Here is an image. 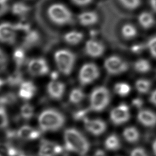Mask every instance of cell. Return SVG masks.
<instances>
[{
  "label": "cell",
  "mask_w": 156,
  "mask_h": 156,
  "mask_svg": "<svg viewBox=\"0 0 156 156\" xmlns=\"http://www.w3.org/2000/svg\"><path fill=\"white\" fill-rule=\"evenodd\" d=\"M64 140L68 151L80 155H85L90 149V144L87 138L75 128H68L65 130Z\"/></svg>",
  "instance_id": "1"
},
{
  "label": "cell",
  "mask_w": 156,
  "mask_h": 156,
  "mask_svg": "<svg viewBox=\"0 0 156 156\" xmlns=\"http://www.w3.org/2000/svg\"><path fill=\"white\" fill-rule=\"evenodd\" d=\"M40 129L43 131H56L65 123V116L57 110L48 108L41 112L38 118Z\"/></svg>",
  "instance_id": "2"
},
{
  "label": "cell",
  "mask_w": 156,
  "mask_h": 156,
  "mask_svg": "<svg viewBox=\"0 0 156 156\" xmlns=\"http://www.w3.org/2000/svg\"><path fill=\"white\" fill-rule=\"evenodd\" d=\"M49 18L57 25L64 26L74 22L71 10L63 4L55 2L51 4L47 9Z\"/></svg>",
  "instance_id": "3"
},
{
  "label": "cell",
  "mask_w": 156,
  "mask_h": 156,
  "mask_svg": "<svg viewBox=\"0 0 156 156\" xmlns=\"http://www.w3.org/2000/svg\"><path fill=\"white\" fill-rule=\"evenodd\" d=\"M110 101L108 90L105 87H98L93 90L90 95V108L96 112H102L108 106Z\"/></svg>",
  "instance_id": "4"
},
{
  "label": "cell",
  "mask_w": 156,
  "mask_h": 156,
  "mask_svg": "<svg viewBox=\"0 0 156 156\" xmlns=\"http://www.w3.org/2000/svg\"><path fill=\"white\" fill-rule=\"evenodd\" d=\"M76 59V55L68 49H59L54 54V60L58 69L66 76L72 72Z\"/></svg>",
  "instance_id": "5"
},
{
  "label": "cell",
  "mask_w": 156,
  "mask_h": 156,
  "mask_svg": "<svg viewBox=\"0 0 156 156\" xmlns=\"http://www.w3.org/2000/svg\"><path fill=\"white\" fill-rule=\"evenodd\" d=\"M106 71L112 75H118L126 72L128 69V64L121 57L117 55H110L104 63Z\"/></svg>",
  "instance_id": "6"
},
{
  "label": "cell",
  "mask_w": 156,
  "mask_h": 156,
  "mask_svg": "<svg viewBox=\"0 0 156 156\" xmlns=\"http://www.w3.org/2000/svg\"><path fill=\"white\" fill-rule=\"evenodd\" d=\"M99 69L93 63H87L82 65L79 73V80L81 85H88L96 80L99 76Z\"/></svg>",
  "instance_id": "7"
},
{
  "label": "cell",
  "mask_w": 156,
  "mask_h": 156,
  "mask_svg": "<svg viewBox=\"0 0 156 156\" xmlns=\"http://www.w3.org/2000/svg\"><path fill=\"white\" fill-rule=\"evenodd\" d=\"M130 118V112L129 106L121 103L113 108L110 113V119L115 125H121L127 122Z\"/></svg>",
  "instance_id": "8"
},
{
  "label": "cell",
  "mask_w": 156,
  "mask_h": 156,
  "mask_svg": "<svg viewBox=\"0 0 156 156\" xmlns=\"http://www.w3.org/2000/svg\"><path fill=\"white\" fill-rule=\"evenodd\" d=\"M27 68L29 74L33 76H44L49 71V68L46 60L41 57L34 58L29 60Z\"/></svg>",
  "instance_id": "9"
},
{
  "label": "cell",
  "mask_w": 156,
  "mask_h": 156,
  "mask_svg": "<svg viewBox=\"0 0 156 156\" xmlns=\"http://www.w3.org/2000/svg\"><path fill=\"white\" fill-rule=\"evenodd\" d=\"M16 29L15 24L5 22L0 24V42L13 44L16 38Z\"/></svg>",
  "instance_id": "10"
},
{
  "label": "cell",
  "mask_w": 156,
  "mask_h": 156,
  "mask_svg": "<svg viewBox=\"0 0 156 156\" xmlns=\"http://www.w3.org/2000/svg\"><path fill=\"white\" fill-rule=\"evenodd\" d=\"M63 151L61 146L54 142L43 140L39 147V156H57Z\"/></svg>",
  "instance_id": "11"
},
{
  "label": "cell",
  "mask_w": 156,
  "mask_h": 156,
  "mask_svg": "<svg viewBox=\"0 0 156 156\" xmlns=\"http://www.w3.org/2000/svg\"><path fill=\"white\" fill-rule=\"evenodd\" d=\"M84 126L86 130L90 133L98 136L102 134L107 129V124L105 121L101 119H84Z\"/></svg>",
  "instance_id": "12"
},
{
  "label": "cell",
  "mask_w": 156,
  "mask_h": 156,
  "mask_svg": "<svg viewBox=\"0 0 156 156\" xmlns=\"http://www.w3.org/2000/svg\"><path fill=\"white\" fill-rule=\"evenodd\" d=\"M85 51L90 57L97 58L104 54L105 46L101 41L94 39H90L87 41L85 43Z\"/></svg>",
  "instance_id": "13"
},
{
  "label": "cell",
  "mask_w": 156,
  "mask_h": 156,
  "mask_svg": "<svg viewBox=\"0 0 156 156\" xmlns=\"http://www.w3.org/2000/svg\"><path fill=\"white\" fill-rule=\"evenodd\" d=\"M137 119L145 127H154L156 126V113L148 109H141L138 112Z\"/></svg>",
  "instance_id": "14"
},
{
  "label": "cell",
  "mask_w": 156,
  "mask_h": 156,
  "mask_svg": "<svg viewBox=\"0 0 156 156\" xmlns=\"http://www.w3.org/2000/svg\"><path fill=\"white\" fill-rule=\"evenodd\" d=\"M65 85L60 81L52 80L47 86V92L49 96L53 99H60L65 93Z\"/></svg>",
  "instance_id": "15"
},
{
  "label": "cell",
  "mask_w": 156,
  "mask_h": 156,
  "mask_svg": "<svg viewBox=\"0 0 156 156\" xmlns=\"http://www.w3.org/2000/svg\"><path fill=\"white\" fill-rule=\"evenodd\" d=\"M16 135L24 140H34L39 138L40 132L31 126L24 125L18 129Z\"/></svg>",
  "instance_id": "16"
},
{
  "label": "cell",
  "mask_w": 156,
  "mask_h": 156,
  "mask_svg": "<svg viewBox=\"0 0 156 156\" xmlns=\"http://www.w3.org/2000/svg\"><path fill=\"white\" fill-rule=\"evenodd\" d=\"M19 96L23 100H29L35 95L37 88L31 81H23L20 85Z\"/></svg>",
  "instance_id": "17"
},
{
  "label": "cell",
  "mask_w": 156,
  "mask_h": 156,
  "mask_svg": "<svg viewBox=\"0 0 156 156\" xmlns=\"http://www.w3.org/2000/svg\"><path fill=\"white\" fill-rule=\"evenodd\" d=\"M99 20L98 15L94 11L83 12L78 15V20L80 24L90 26L95 24Z\"/></svg>",
  "instance_id": "18"
},
{
  "label": "cell",
  "mask_w": 156,
  "mask_h": 156,
  "mask_svg": "<svg viewBox=\"0 0 156 156\" xmlns=\"http://www.w3.org/2000/svg\"><path fill=\"white\" fill-rule=\"evenodd\" d=\"M40 41V35L38 32L35 30H30L26 33L24 37L23 48L30 49L39 44Z\"/></svg>",
  "instance_id": "19"
},
{
  "label": "cell",
  "mask_w": 156,
  "mask_h": 156,
  "mask_svg": "<svg viewBox=\"0 0 156 156\" xmlns=\"http://www.w3.org/2000/svg\"><path fill=\"white\" fill-rule=\"evenodd\" d=\"M122 136L126 141L130 143H135L139 141L140 133L135 127L129 126L124 129Z\"/></svg>",
  "instance_id": "20"
},
{
  "label": "cell",
  "mask_w": 156,
  "mask_h": 156,
  "mask_svg": "<svg viewBox=\"0 0 156 156\" xmlns=\"http://www.w3.org/2000/svg\"><path fill=\"white\" fill-rule=\"evenodd\" d=\"M138 21L140 26L145 29L151 28L155 23L154 16L148 12H141L138 16Z\"/></svg>",
  "instance_id": "21"
},
{
  "label": "cell",
  "mask_w": 156,
  "mask_h": 156,
  "mask_svg": "<svg viewBox=\"0 0 156 156\" xmlns=\"http://www.w3.org/2000/svg\"><path fill=\"white\" fill-rule=\"evenodd\" d=\"M105 147L112 151L119 150L121 147V143L119 138L115 133L110 135L105 140Z\"/></svg>",
  "instance_id": "22"
},
{
  "label": "cell",
  "mask_w": 156,
  "mask_h": 156,
  "mask_svg": "<svg viewBox=\"0 0 156 156\" xmlns=\"http://www.w3.org/2000/svg\"><path fill=\"white\" fill-rule=\"evenodd\" d=\"M11 11L13 15L24 16L29 12L30 7L23 2L18 1L13 4L11 7Z\"/></svg>",
  "instance_id": "23"
},
{
  "label": "cell",
  "mask_w": 156,
  "mask_h": 156,
  "mask_svg": "<svg viewBox=\"0 0 156 156\" xmlns=\"http://www.w3.org/2000/svg\"><path fill=\"white\" fill-rule=\"evenodd\" d=\"M63 38L66 43L71 45H76L80 43L83 40V34L81 32L73 30L66 33Z\"/></svg>",
  "instance_id": "24"
},
{
  "label": "cell",
  "mask_w": 156,
  "mask_h": 156,
  "mask_svg": "<svg viewBox=\"0 0 156 156\" xmlns=\"http://www.w3.org/2000/svg\"><path fill=\"white\" fill-rule=\"evenodd\" d=\"M121 32L122 36L124 38L130 40L136 36L138 30L134 25L130 23H126L122 26Z\"/></svg>",
  "instance_id": "25"
},
{
  "label": "cell",
  "mask_w": 156,
  "mask_h": 156,
  "mask_svg": "<svg viewBox=\"0 0 156 156\" xmlns=\"http://www.w3.org/2000/svg\"><path fill=\"white\" fill-rule=\"evenodd\" d=\"M133 66L136 72L141 74L146 73L151 69V63L149 62V60L144 58H140L136 60Z\"/></svg>",
  "instance_id": "26"
},
{
  "label": "cell",
  "mask_w": 156,
  "mask_h": 156,
  "mask_svg": "<svg viewBox=\"0 0 156 156\" xmlns=\"http://www.w3.org/2000/svg\"><path fill=\"white\" fill-rule=\"evenodd\" d=\"M136 90L141 94H146L149 91L151 88V82L146 79H139L135 83Z\"/></svg>",
  "instance_id": "27"
},
{
  "label": "cell",
  "mask_w": 156,
  "mask_h": 156,
  "mask_svg": "<svg viewBox=\"0 0 156 156\" xmlns=\"http://www.w3.org/2000/svg\"><path fill=\"white\" fill-rule=\"evenodd\" d=\"M5 82L12 87L20 85L23 82V74L20 71H15L7 77Z\"/></svg>",
  "instance_id": "28"
},
{
  "label": "cell",
  "mask_w": 156,
  "mask_h": 156,
  "mask_svg": "<svg viewBox=\"0 0 156 156\" xmlns=\"http://www.w3.org/2000/svg\"><path fill=\"white\" fill-rule=\"evenodd\" d=\"M13 58L17 66L20 67L23 65L26 61L24 49L23 48H16L13 53Z\"/></svg>",
  "instance_id": "29"
},
{
  "label": "cell",
  "mask_w": 156,
  "mask_h": 156,
  "mask_svg": "<svg viewBox=\"0 0 156 156\" xmlns=\"http://www.w3.org/2000/svg\"><path fill=\"white\" fill-rule=\"evenodd\" d=\"M85 98V93L79 88H73L69 95V101L71 103L77 104L82 102Z\"/></svg>",
  "instance_id": "30"
},
{
  "label": "cell",
  "mask_w": 156,
  "mask_h": 156,
  "mask_svg": "<svg viewBox=\"0 0 156 156\" xmlns=\"http://www.w3.org/2000/svg\"><path fill=\"white\" fill-rule=\"evenodd\" d=\"M114 90L118 95L120 96H126L130 93L131 91V87L127 83L120 82L116 83L115 85Z\"/></svg>",
  "instance_id": "31"
},
{
  "label": "cell",
  "mask_w": 156,
  "mask_h": 156,
  "mask_svg": "<svg viewBox=\"0 0 156 156\" xmlns=\"http://www.w3.org/2000/svg\"><path fill=\"white\" fill-rule=\"evenodd\" d=\"M34 115V108L29 104H23L20 109V115L24 120L30 119Z\"/></svg>",
  "instance_id": "32"
},
{
  "label": "cell",
  "mask_w": 156,
  "mask_h": 156,
  "mask_svg": "<svg viewBox=\"0 0 156 156\" xmlns=\"http://www.w3.org/2000/svg\"><path fill=\"white\" fill-rule=\"evenodd\" d=\"M16 101V96L13 93H7L0 95V106L12 105Z\"/></svg>",
  "instance_id": "33"
},
{
  "label": "cell",
  "mask_w": 156,
  "mask_h": 156,
  "mask_svg": "<svg viewBox=\"0 0 156 156\" xmlns=\"http://www.w3.org/2000/svg\"><path fill=\"white\" fill-rule=\"evenodd\" d=\"M120 3L125 8L129 10H134L138 8L141 4V0H119Z\"/></svg>",
  "instance_id": "34"
},
{
  "label": "cell",
  "mask_w": 156,
  "mask_h": 156,
  "mask_svg": "<svg viewBox=\"0 0 156 156\" xmlns=\"http://www.w3.org/2000/svg\"><path fill=\"white\" fill-rule=\"evenodd\" d=\"M9 124V118L5 109L0 106V129L5 128Z\"/></svg>",
  "instance_id": "35"
},
{
  "label": "cell",
  "mask_w": 156,
  "mask_h": 156,
  "mask_svg": "<svg viewBox=\"0 0 156 156\" xmlns=\"http://www.w3.org/2000/svg\"><path fill=\"white\" fill-rule=\"evenodd\" d=\"M8 63L9 59L7 54L0 49V73H3L6 69Z\"/></svg>",
  "instance_id": "36"
},
{
  "label": "cell",
  "mask_w": 156,
  "mask_h": 156,
  "mask_svg": "<svg viewBox=\"0 0 156 156\" xmlns=\"http://www.w3.org/2000/svg\"><path fill=\"white\" fill-rule=\"evenodd\" d=\"M147 48L151 55L156 58V35L151 38L147 43Z\"/></svg>",
  "instance_id": "37"
},
{
  "label": "cell",
  "mask_w": 156,
  "mask_h": 156,
  "mask_svg": "<svg viewBox=\"0 0 156 156\" xmlns=\"http://www.w3.org/2000/svg\"><path fill=\"white\" fill-rule=\"evenodd\" d=\"M15 28L17 30H22L25 32H28L29 30H30V24L26 21L24 20L23 21H20L16 24H15Z\"/></svg>",
  "instance_id": "38"
},
{
  "label": "cell",
  "mask_w": 156,
  "mask_h": 156,
  "mask_svg": "<svg viewBox=\"0 0 156 156\" xmlns=\"http://www.w3.org/2000/svg\"><path fill=\"white\" fill-rule=\"evenodd\" d=\"M130 156H149V155L144 148L137 147L131 151Z\"/></svg>",
  "instance_id": "39"
},
{
  "label": "cell",
  "mask_w": 156,
  "mask_h": 156,
  "mask_svg": "<svg viewBox=\"0 0 156 156\" xmlns=\"http://www.w3.org/2000/svg\"><path fill=\"white\" fill-rule=\"evenodd\" d=\"M9 0H0V16L4 15L9 10Z\"/></svg>",
  "instance_id": "40"
},
{
  "label": "cell",
  "mask_w": 156,
  "mask_h": 156,
  "mask_svg": "<svg viewBox=\"0 0 156 156\" xmlns=\"http://www.w3.org/2000/svg\"><path fill=\"white\" fill-rule=\"evenodd\" d=\"M87 113H88V110L86 109L79 110L74 113L73 116L75 119H77V120L83 119L84 120L86 118L85 116Z\"/></svg>",
  "instance_id": "41"
},
{
  "label": "cell",
  "mask_w": 156,
  "mask_h": 156,
  "mask_svg": "<svg viewBox=\"0 0 156 156\" xmlns=\"http://www.w3.org/2000/svg\"><path fill=\"white\" fill-rule=\"evenodd\" d=\"M71 2L77 6H86L90 4L93 0H71Z\"/></svg>",
  "instance_id": "42"
},
{
  "label": "cell",
  "mask_w": 156,
  "mask_h": 156,
  "mask_svg": "<svg viewBox=\"0 0 156 156\" xmlns=\"http://www.w3.org/2000/svg\"><path fill=\"white\" fill-rule=\"evenodd\" d=\"M132 105L136 108H140L143 105V101L141 99L136 98L132 101Z\"/></svg>",
  "instance_id": "43"
},
{
  "label": "cell",
  "mask_w": 156,
  "mask_h": 156,
  "mask_svg": "<svg viewBox=\"0 0 156 156\" xmlns=\"http://www.w3.org/2000/svg\"><path fill=\"white\" fill-rule=\"evenodd\" d=\"M149 101L152 104L156 106V89L151 93L149 96Z\"/></svg>",
  "instance_id": "44"
},
{
  "label": "cell",
  "mask_w": 156,
  "mask_h": 156,
  "mask_svg": "<svg viewBox=\"0 0 156 156\" xmlns=\"http://www.w3.org/2000/svg\"><path fill=\"white\" fill-rule=\"evenodd\" d=\"M132 51L133 52H136V53H138L139 52H140L141 51V46L140 45H134L132 46Z\"/></svg>",
  "instance_id": "45"
},
{
  "label": "cell",
  "mask_w": 156,
  "mask_h": 156,
  "mask_svg": "<svg viewBox=\"0 0 156 156\" xmlns=\"http://www.w3.org/2000/svg\"><path fill=\"white\" fill-rule=\"evenodd\" d=\"M149 4L151 9L156 12V0H149Z\"/></svg>",
  "instance_id": "46"
},
{
  "label": "cell",
  "mask_w": 156,
  "mask_h": 156,
  "mask_svg": "<svg viewBox=\"0 0 156 156\" xmlns=\"http://www.w3.org/2000/svg\"><path fill=\"white\" fill-rule=\"evenodd\" d=\"M152 150L155 156H156V139L152 143Z\"/></svg>",
  "instance_id": "47"
},
{
  "label": "cell",
  "mask_w": 156,
  "mask_h": 156,
  "mask_svg": "<svg viewBox=\"0 0 156 156\" xmlns=\"http://www.w3.org/2000/svg\"><path fill=\"white\" fill-rule=\"evenodd\" d=\"M51 76V77H52V80H55L58 77V73L56 72V71H54V72L52 73Z\"/></svg>",
  "instance_id": "48"
},
{
  "label": "cell",
  "mask_w": 156,
  "mask_h": 156,
  "mask_svg": "<svg viewBox=\"0 0 156 156\" xmlns=\"http://www.w3.org/2000/svg\"><path fill=\"white\" fill-rule=\"evenodd\" d=\"M5 83H6V82H5V80L0 78V89L5 85Z\"/></svg>",
  "instance_id": "49"
},
{
  "label": "cell",
  "mask_w": 156,
  "mask_h": 156,
  "mask_svg": "<svg viewBox=\"0 0 156 156\" xmlns=\"http://www.w3.org/2000/svg\"><path fill=\"white\" fill-rule=\"evenodd\" d=\"M19 156H31V155H26V154H23L22 152H20Z\"/></svg>",
  "instance_id": "50"
},
{
  "label": "cell",
  "mask_w": 156,
  "mask_h": 156,
  "mask_svg": "<svg viewBox=\"0 0 156 156\" xmlns=\"http://www.w3.org/2000/svg\"><path fill=\"white\" fill-rule=\"evenodd\" d=\"M0 156H2V155H0Z\"/></svg>",
  "instance_id": "51"
}]
</instances>
